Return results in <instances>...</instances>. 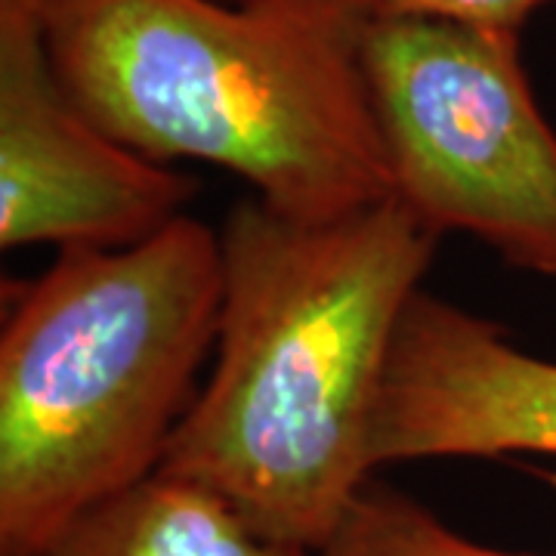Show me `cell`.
<instances>
[{"mask_svg":"<svg viewBox=\"0 0 556 556\" xmlns=\"http://www.w3.org/2000/svg\"><path fill=\"white\" fill-rule=\"evenodd\" d=\"M439 241L396 199L338 217L239 201L219 229L214 371L161 470L257 535L325 554L378 470L383 380Z\"/></svg>","mask_w":556,"mask_h":556,"instance_id":"6da1fadb","label":"cell"},{"mask_svg":"<svg viewBox=\"0 0 556 556\" xmlns=\"http://www.w3.org/2000/svg\"><path fill=\"white\" fill-rule=\"evenodd\" d=\"M38 22L68 100L146 159L214 164L294 217L393 199L331 0H38Z\"/></svg>","mask_w":556,"mask_h":556,"instance_id":"7a4b0ae2","label":"cell"},{"mask_svg":"<svg viewBox=\"0 0 556 556\" xmlns=\"http://www.w3.org/2000/svg\"><path fill=\"white\" fill-rule=\"evenodd\" d=\"M223 306L219 232L182 214L130 248L60 251L0 334V556H50L159 473Z\"/></svg>","mask_w":556,"mask_h":556,"instance_id":"3957f363","label":"cell"},{"mask_svg":"<svg viewBox=\"0 0 556 556\" xmlns=\"http://www.w3.org/2000/svg\"><path fill=\"white\" fill-rule=\"evenodd\" d=\"M358 62L393 199L439 239L464 232L510 269L556 278V130L519 35L371 22Z\"/></svg>","mask_w":556,"mask_h":556,"instance_id":"277c9868","label":"cell"},{"mask_svg":"<svg viewBox=\"0 0 556 556\" xmlns=\"http://www.w3.org/2000/svg\"><path fill=\"white\" fill-rule=\"evenodd\" d=\"M199 179L87 118L53 75L38 0H0V248H130L186 214Z\"/></svg>","mask_w":556,"mask_h":556,"instance_id":"5b68a950","label":"cell"},{"mask_svg":"<svg viewBox=\"0 0 556 556\" xmlns=\"http://www.w3.org/2000/svg\"><path fill=\"white\" fill-rule=\"evenodd\" d=\"M556 457V362L495 321L417 291L380 393L375 467L430 457Z\"/></svg>","mask_w":556,"mask_h":556,"instance_id":"8992f818","label":"cell"},{"mask_svg":"<svg viewBox=\"0 0 556 556\" xmlns=\"http://www.w3.org/2000/svg\"><path fill=\"white\" fill-rule=\"evenodd\" d=\"M50 556H321L257 535L214 492L152 473L102 501L56 541Z\"/></svg>","mask_w":556,"mask_h":556,"instance_id":"52a82bcc","label":"cell"},{"mask_svg":"<svg viewBox=\"0 0 556 556\" xmlns=\"http://www.w3.org/2000/svg\"><path fill=\"white\" fill-rule=\"evenodd\" d=\"M321 556H538L501 551L452 529L430 507L371 479Z\"/></svg>","mask_w":556,"mask_h":556,"instance_id":"ba28073f","label":"cell"},{"mask_svg":"<svg viewBox=\"0 0 556 556\" xmlns=\"http://www.w3.org/2000/svg\"><path fill=\"white\" fill-rule=\"evenodd\" d=\"M346 20L362 25L393 20L452 22L482 31L519 35L538 10L556 0H331Z\"/></svg>","mask_w":556,"mask_h":556,"instance_id":"9c48e42d","label":"cell"}]
</instances>
